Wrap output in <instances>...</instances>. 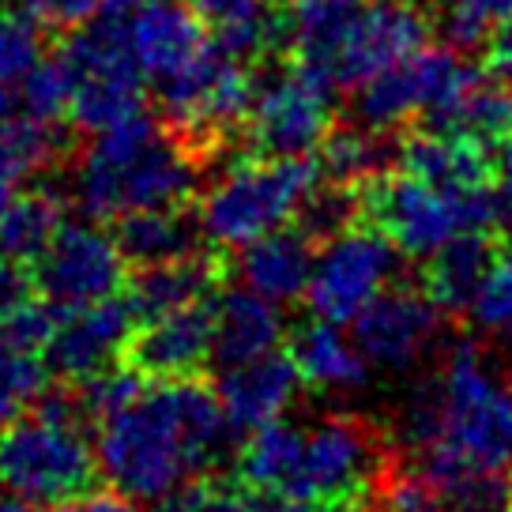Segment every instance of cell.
<instances>
[{"label":"cell","instance_id":"obj_1","mask_svg":"<svg viewBox=\"0 0 512 512\" xmlns=\"http://www.w3.org/2000/svg\"><path fill=\"white\" fill-rule=\"evenodd\" d=\"M95 445L113 490L162 501L185 482L215 475L230 456L234 426L208 377L147 381L128 407L98 422Z\"/></svg>","mask_w":512,"mask_h":512},{"label":"cell","instance_id":"obj_2","mask_svg":"<svg viewBox=\"0 0 512 512\" xmlns=\"http://www.w3.org/2000/svg\"><path fill=\"white\" fill-rule=\"evenodd\" d=\"M200 185V159L147 110L91 136L76 200L95 223L128 211L185 208Z\"/></svg>","mask_w":512,"mask_h":512},{"label":"cell","instance_id":"obj_3","mask_svg":"<svg viewBox=\"0 0 512 512\" xmlns=\"http://www.w3.org/2000/svg\"><path fill=\"white\" fill-rule=\"evenodd\" d=\"M91 426L72 384L46 388L27 415L0 426V486L38 505H80L102 482Z\"/></svg>","mask_w":512,"mask_h":512},{"label":"cell","instance_id":"obj_4","mask_svg":"<svg viewBox=\"0 0 512 512\" xmlns=\"http://www.w3.org/2000/svg\"><path fill=\"white\" fill-rule=\"evenodd\" d=\"M358 215L377 226L403 256L426 260L460 234L494 230L501 219L497 189L448 192L403 170H384L358 185Z\"/></svg>","mask_w":512,"mask_h":512},{"label":"cell","instance_id":"obj_5","mask_svg":"<svg viewBox=\"0 0 512 512\" xmlns=\"http://www.w3.org/2000/svg\"><path fill=\"white\" fill-rule=\"evenodd\" d=\"M320 185V162L309 155H249L230 166L200 200L204 241L215 249H245L298 219L302 204Z\"/></svg>","mask_w":512,"mask_h":512},{"label":"cell","instance_id":"obj_6","mask_svg":"<svg viewBox=\"0 0 512 512\" xmlns=\"http://www.w3.org/2000/svg\"><path fill=\"white\" fill-rule=\"evenodd\" d=\"M392 464L396 456L384 426L358 415H328L305 430L290 497H302L320 512H366Z\"/></svg>","mask_w":512,"mask_h":512},{"label":"cell","instance_id":"obj_7","mask_svg":"<svg viewBox=\"0 0 512 512\" xmlns=\"http://www.w3.org/2000/svg\"><path fill=\"white\" fill-rule=\"evenodd\" d=\"M486 72L464 57L456 46H422L400 64L384 68L381 76L354 87V117L358 125L392 132L407 121L422 128H448L464 98Z\"/></svg>","mask_w":512,"mask_h":512},{"label":"cell","instance_id":"obj_8","mask_svg":"<svg viewBox=\"0 0 512 512\" xmlns=\"http://www.w3.org/2000/svg\"><path fill=\"white\" fill-rule=\"evenodd\" d=\"M437 377L445 415L430 445L448 448L479 467L512 471V388L497 381L479 343H456Z\"/></svg>","mask_w":512,"mask_h":512},{"label":"cell","instance_id":"obj_9","mask_svg":"<svg viewBox=\"0 0 512 512\" xmlns=\"http://www.w3.org/2000/svg\"><path fill=\"white\" fill-rule=\"evenodd\" d=\"M64 42L61 57L72 68V106L68 121L83 132L125 121L144 110V72L132 57L125 31V16H98L83 23Z\"/></svg>","mask_w":512,"mask_h":512},{"label":"cell","instance_id":"obj_10","mask_svg":"<svg viewBox=\"0 0 512 512\" xmlns=\"http://www.w3.org/2000/svg\"><path fill=\"white\" fill-rule=\"evenodd\" d=\"M336 125V87L302 64L290 61L260 76L253 87V110L245 121L253 155H313Z\"/></svg>","mask_w":512,"mask_h":512},{"label":"cell","instance_id":"obj_11","mask_svg":"<svg viewBox=\"0 0 512 512\" xmlns=\"http://www.w3.org/2000/svg\"><path fill=\"white\" fill-rule=\"evenodd\" d=\"M400 249L377 226L354 223L343 234L328 238L313 260L305 302L313 317L332 324H351L400 272Z\"/></svg>","mask_w":512,"mask_h":512},{"label":"cell","instance_id":"obj_12","mask_svg":"<svg viewBox=\"0 0 512 512\" xmlns=\"http://www.w3.org/2000/svg\"><path fill=\"white\" fill-rule=\"evenodd\" d=\"M128 260L121 256L110 230L91 223H68L53 234L46 253L31 264L34 290L53 309L72 313L83 305H95L102 298L121 294L128 283Z\"/></svg>","mask_w":512,"mask_h":512},{"label":"cell","instance_id":"obj_13","mask_svg":"<svg viewBox=\"0 0 512 512\" xmlns=\"http://www.w3.org/2000/svg\"><path fill=\"white\" fill-rule=\"evenodd\" d=\"M215 298L162 313V317L136 320L121 351V366L140 373L144 381L204 377L215 358Z\"/></svg>","mask_w":512,"mask_h":512},{"label":"cell","instance_id":"obj_14","mask_svg":"<svg viewBox=\"0 0 512 512\" xmlns=\"http://www.w3.org/2000/svg\"><path fill=\"white\" fill-rule=\"evenodd\" d=\"M441 320H448L426 298L422 287H384L373 302L351 320L354 343L377 369H415L441 336Z\"/></svg>","mask_w":512,"mask_h":512},{"label":"cell","instance_id":"obj_15","mask_svg":"<svg viewBox=\"0 0 512 512\" xmlns=\"http://www.w3.org/2000/svg\"><path fill=\"white\" fill-rule=\"evenodd\" d=\"M136 328V309L128 294H113L95 305L61 313V324L46 347V366L61 384H83L121 366L128 336Z\"/></svg>","mask_w":512,"mask_h":512},{"label":"cell","instance_id":"obj_16","mask_svg":"<svg viewBox=\"0 0 512 512\" xmlns=\"http://www.w3.org/2000/svg\"><path fill=\"white\" fill-rule=\"evenodd\" d=\"M430 23L422 19L415 0H366L362 16L336 64V87H362L426 46Z\"/></svg>","mask_w":512,"mask_h":512},{"label":"cell","instance_id":"obj_17","mask_svg":"<svg viewBox=\"0 0 512 512\" xmlns=\"http://www.w3.org/2000/svg\"><path fill=\"white\" fill-rule=\"evenodd\" d=\"M125 31L144 80L155 87L189 68L211 46L208 27L189 0H144L125 16Z\"/></svg>","mask_w":512,"mask_h":512},{"label":"cell","instance_id":"obj_18","mask_svg":"<svg viewBox=\"0 0 512 512\" xmlns=\"http://www.w3.org/2000/svg\"><path fill=\"white\" fill-rule=\"evenodd\" d=\"M230 275H234V260L226 256V249L211 245V249H196V253L166 260V264L132 268L125 294L136 309V320H151L185 309V305L208 302L226 287Z\"/></svg>","mask_w":512,"mask_h":512},{"label":"cell","instance_id":"obj_19","mask_svg":"<svg viewBox=\"0 0 512 512\" xmlns=\"http://www.w3.org/2000/svg\"><path fill=\"white\" fill-rule=\"evenodd\" d=\"M298 388H305L287 351H272L241 366H226L215 381L219 403L234 433H253L268 422H279L294 403Z\"/></svg>","mask_w":512,"mask_h":512},{"label":"cell","instance_id":"obj_20","mask_svg":"<svg viewBox=\"0 0 512 512\" xmlns=\"http://www.w3.org/2000/svg\"><path fill=\"white\" fill-rule=\"evenodd\" d=\"M509 253L505 245V234L501 230H471V234H460L448 245H441L437 253H430L422 260V279L418 287L426 290L430 298L445 317L460 320L467 317L471 302L479 298L486 275L494 268L501 256Z\"/></svg>","mask_w":512,"mask_h":512},{"label":"cell","instance_id":"obj_21","mask_svg":"<svg viewBox=\"0 0 512 512\" xmlns=\"http://www.w3.org/2000/svg\"><path fill=\"white\" fill-rule=\"evenodd\" d=\"M396 170L448 192L497 189V162L490 147L441 128H418L403 136Z\"/></svg>","mask_w":512,"mask_h":512},{"label":"cell","instance_id":"obj_22","mask_svg":"<svg viewBox=\"0 0 512 512\" xmlns=\"http://www.w3.org/2000/svg\"><path fill=\"white\" fill-rule=\"evenodd\" d=\"M287 324L283 305L249 287H223L215 298V358L211 366H241L272 351H283Z\"/></svg>","mask_w":512,"mask_h":512},{"label":"cell","instance_id":"obj_23","mask_svg":"<svg viewBox=\"0 0 512 512\" xmlns=\"http://www.w3.org/2000/svg\"><path fill=\"white\" fill-rule=\"evenodd\" d=\"M313 260H317V241L298 223H287L264 238L249 241L234 260V275H241L245 287L272 298L275 305H290L305 298Z\"/></svg>","mask_w":512,"mask_h":512},{"label":"cell","instance_id":"obj_24","mask_svg":"<svg viewBox=\"0 0 512 512\" xmlns=\"http://www.w3.org/2000/svg\"><path fill=\"white\" fill-rule=\"evenodd\" d=\"M362 8L366 0H294L283 23V46L290 49V61L336 87V64Z\"/></svg>","mask_w":512,"mask_h":512},{"label":"cell","instance_id":"obj_25","mask_svg":"<svg viewBox=\"0 0 512 512\" xmlns=\"http://www.w3.org/2000/svg\"><path fill=\"white\" fill-rule=\"evenodd\" d=\"M283 351L298 369L305 388L313 392H347L369 381V358L358 351V343L339 332V324L313 317L298 324L287 336Z\"/></svg>","mask_w":512,"mask_h":512},{"label":"cell","instance_id":"obj_26","mask_svg":"<svg viewBox=\"0 0 512 512\" xmlns=\"http://www.w3.org/2000/svg\"><path fill=\"white\" fill-rule=\"evenodd\" d=\"M110 234L121 256L128 260V268H151V264H166V260L204 249L200 245V238H204L200 215L192 219L185 208L128 211L121 219H113Z\"/></svg>","mask_w":512,"mask_h":512},{"label":"cell","instance_id":"obj_27","mask_svg":"<svg viewBox=\"0 0 512 512\" xmlns=\"http://www.w3.org/2000/svg\"><path fill=\"white\" fill-rule=\"evenodd\" d=\"M189 4L204 19L211 42L245 64L260 61L268 49L283 42L287 12H279L272 0H189Z\"/></svg>","mask_w":512,"mask_h":512},{"label":"cell","instance_id":"obj_28","mask_svg":"<svg viewBox=\"0 0 512 512\" xmlns=\"http://www.w3.org/2000/svg\"><path fill=\"white\" fill-rule=\"evenodd\" d=\"M305 430L290 426V422H268L245 437V445L234 452V475L253 490H275V494H290V486L298 479V464H302Z\"/></svg>","mask_w":512,"mask_h":512},{"label":"cell","instance_id":"obj_29","mask_svg":"<svg viewBox=\"0 0 512 512\" xmlns=\"http://www.w3.org/2000/svg\"><path fill=\"white\" fill-rule=\"evenodd\" d=\"M400 162V144L388 140V132L354 125L343 132H332L320 144V174L336 185H366L369 177L396 170Z\"/></svg>","mask_w":512,"mask_h":512},{"label":"cell","instance_id":"obj_30","mask_svg":"<svg viewBox=\"0 0 512 512\" xmlns=\"http://www.w3.org/2000/svg\"><path fill=\"white\" fill-rule=\"evenodd\" d=\"M64 208L68 204L57 189H31L16 196L0 215V249L23 264H34L64 226Z\"/></svg>","mask_w":512,"mask_h":512},{"label":"cell","instance_id":"obj_31","mask_svg":"<svg viewBox=\"0 0 512 512\" xmlns=\"http://www.w3.org/2000/svg\"><path fill=\"white\" fill-rule=\"evenodd\" d=\"M64 151V132L61 121H42L31 113L19 110L0 125V170L12 174L16 181L34 177L49 170L61 159Z\"/></svg>","mask_w":512,"mask_h":512},{"label":"cell","instance_id":"obj_32","mask_svg":"<svg viewBox=\"0 0 512 512\" xmlns=\"http://www.w3.org/2000/svg\"><path fill=\"white\" fill-rule=\"evenodd\" d=\"M441 132H460L486 147H501L512 136V91L509 80H501L494 72H486L475 91L464 98V106L448 121Z\"/></svg>","mask_w":512,"mask_h":512},{"label":"cell","instance_id":"obj_33","mask_svg":"<svg viewBox=\"0 0 512 512\" xmlns=\"http://www.w3.org/2000/svg\"><path fill=\"white\" fill-rule=\"evenodd\" d=\"M49 377L53 373L46 366V354L19 351L0 339V426L27 415L34 403L46 396Z\"/></svg>","mask_w":512,"mask_h":512},{"label":"cell","instance_id":"obj_34","mask_svg":"<svg viewBox=\"0 0 512 512\" xmlns=\"http://www.w3.org/2000/svg\"><path fill=\"white\" fill-rule=\"evenodd\" d=\"M72 106V68L64 57H42L19 83V110L42 117V121H64Z\"/></svg>","mask_w":512,"mask_h":512},{"label":"cell","instance_id":"obj_35","mask_svg":"<svg viewBox=\"0 0 512 512\" xmlns=\"http://www.w3.org/2000/svg\"><path fill=\"white\" fill-rule=\"evenodd\" d=\"M46 57L42 23L23 8H0V80L23 83V76Z\"/></svg>","mask_w":512,"mask_h":512},{"label":"cell","instance_id":"obj_36","mask_svg":"<svg viewBox=\"0 0 512 512\" xmlns=\"http://www.w3.org/2000/svg\"><path fill=\"white\" fill-rule=\"evenodd\" d=\"M471 324L479 328L486 339L494 343H509L512 347V253L497 260L486 283H482L479 298L467 309Z\"/></svg>","mask_w":512,"mask_h":512},{"label":"cell","instance_id":"obj_37","mask_svg":"<svg viewBox=\"0 0 512 512\" xmlns=\"http://www.w3.org/2000/svg\"><path fill=\"white\" fill-rule=\"evenodd\" d=\"M23 8H27L42 27L76 31V27L102 16V12L110 8V0H23Z\"/></svg>","mask_w":512,"mask_h":512},{"label":"cell","instance_id":"obj_38","mask_svg":"<svg viewBox=\"0 0 512 512\" xmlns=\"http://www.w3.org/2000/svg\"><path fill=\"white\" fill-rule=\"evenodd\" d=\"M34 294V275L31 264H23L16 256H8L0 249V324L16 313L23 302H31Z\"/></svg>","mask_w":512,"mask_h":512},{"label":"cell","instance_id":"obj_39","mask_svg":"<svg viewBox=\"0 0 512 512\" xmlns=\"http://www.w3.org/2000/svg\"><path fill=\"white\" fill-rule=\"evenodd\" d=\"M80 512H144L136 497L121 494V490H95L80 501Z\"/></svg>","mask_w":512,"mask_h":512},{"label":"cell","instance_id":"obj_40","mask_svg":"<svg viewBox=\"0 0 512 512\" xmlns=\"http://www.w3.org/2000/svg\"><path fill=\"white\" fill-rule=\"evenodd\" d=\"M0 512H80V505H38L0 486Z\"/></svg>","mask_w":512,"mask_h":512},{"label":"cell","instance_id":"obj_41","mask_svg":"<svg viewBox=\"0 0 512 512\" xmlns=\"http://www.w3.org/2000/svg\"><path fill=\"white\" fill-rule=\"evenodd\" d=\"M497 196H501V208L512 215V136L501 144V155H497Z\"/></svg>","mask_w":512,"mask_h":512},{"label":"cell","instance_id":"obj_42","mask_svg":"<svg viewBox=\"0 0 512 512\" xmlns=\"http://www.w3.org/2000/svg\"><path fill=\"white\" fill-rule=\"evenodd\" d=\"M19 113V95L12 91V83L0 80V125L8 121V117H16Z\"/></svg>","mask_w":512,"mask_h":512},{"label":"cell","instance_id":"obj_43","mask_svg":"<svg viewBox=\"0 0 512 512\" xmlns=\"http://www.w3.org/2000/svg\"><path fill=\"white\" fill-rule=\"evenodd\" d=\"M12 200H16V177L0 170V215L8 211V204H12Z\"/></svg>","mask_w":512,"mask_h":512},{"label":"cell","instance_id":"obj_44","mask_svg":"<svg viewBox=\"0 0 512 512\" xmlns=\"http://www.w3.org/2000/svg\"><path fill=\"white\" fill-rule=\"evenodd\" d=\"M418 4H433V8H437V4H445V0H418Z\"/></svg>","mask_w":512,"mask_h":512},{"label":"cell","instance_id":"obj_45","mask_svg":"<svg viewBox=\"0 0 512 512\" xmlns=\"http://www.w3.org/2000/svg\"><path fill=\"white\" fill-rule=\"evenodd\" d=\"M509 512H512V505H509Z\"/></svg>","mask_w":512,"mask_h":512}]
</instances>
